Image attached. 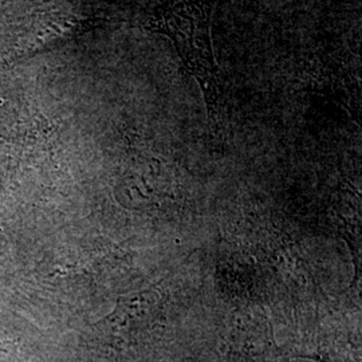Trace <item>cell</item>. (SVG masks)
I'll use <instances>...</instances> for the list:
<instances>
[{
    "instance_id": "6da1fadb",
    "label": "cell",
    "mask_w": 362,
    "mask_h": 362,
    "mask_svg": "<svg viewBox=\"0 0 362 362\" xmlns=\"http://www.w3.org/2000/svg\"><path fill=\"white\" fill-rule=\"evenodd\" d=\"M164 299L155 288L119 300L115 314L100 326L105 341L119 350L140 348L164 321Z\"/></svg>"
}]
</instances>
